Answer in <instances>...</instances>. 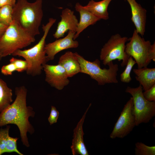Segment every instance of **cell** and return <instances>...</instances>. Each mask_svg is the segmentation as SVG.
Returning a JSON list of instances; mask_svg holds the SVG:
<instances>
[{"label":"cell","instance_id":"obj_7","mask_svg":"<svg viewBox=\"0 0 155 155\" xmlns=\"http://www.w3.org/2000/svg\"><path fill=\"white\" fill-rule=\"evenodd\" d=\"M128 40L127 37L119 34L112 36L101 50L100 59L103 64L107 65L111 61L117 59L122 61L121 66H126L130 57L125 51V43Z\"/></svg>","mask_w":155,"mask_h":155},{"label":"cell","instance_id":"obj_4","mask_svg":"<svg viewBox=\"0 0 155 155\" xmlns=\"http://www.w3.org/2000/svg\"><path fill=\"white\" fill-rule=\"evenodd\" d=\"M35 40V37L26 32L13 20L0 38V52L2 57L12 55Z\"/></svg>","mask_w":155,"mask_h":155},{"label":"cell","instance_id":"obj_17","mask_svg":"<svg viewBox=\"0 0 155 155\" xmlns=\"http://www.w3.org/2000/svg\"><path fill=\"white\" fill-rule=\"evenodd\" d=\"M58 64L65 70L69 78L80 73V64L74 53L67 51L60 57Z\"/></svg>","mask_w":155,"mask_h":155},{"label":"cell","instance_id":"obj_8","mask_svg":"<svg viewBox=\"0 0 155 155\" xmlns=\"http://www.w3.org/2000/svg\"><path fill=\"white\" fill-rule=\"evenodd\" d=\"M125 92L131 94L133 98L136 126L149 122L155 116V101H150L145 98L140 84L135 88L127 86Z\"/></svg>","mask_w":155,"mask_h":155},{"label":"cell","instance_id":"obj_27","mask_svg":"<svg viewBox=\"0 0 155 155\" xmlns=\"http://www.w3.org/2000/svg\"><path fill=\"white\" fill-rule=\"evenodd\" d=\"M59 115V113L56 107L51 106L50 114L48 118V120L50 125L56 123Z\"/></svg>","mask_w":155,"mask_h":155},{"label":"cell","instance_id":"obj_3","mask_svg":"<svg viewBox=\"0 0 155 155\" xmlns=\"http://www.w3.org/2000/svg\"><path fill=\"white\" fill-rule=\"evenodd\" d=\"M56 20V19L50 18L45 25H42L43 34L34 46L23 50H18L12 54L13 56L22 57L26 61L28 66L26 72L28 75L32 76L40 75L43 70V65L49 61L45 49L46 39L50 28Z\"/></svg>","mask_w":155,"mask_h":155},{"label":"cell","instance_id":"obj_19","mask_svg":"<svg viewBox=\"0 0 155 155\" xmlns=\"http://www.w3.org/2000/svg\"><path fill=\"white\" fill-rule=\"evenodd\" d=\"M112 0H102L97 2L90 1L87 5L83 6L95 16L100 20H107L109 18L108 8Z\"/></svg>","mask_w":155,"mask_h":155},{"label":"cell","instance_id":"obj_15","mask_svg":"<svg viewBox=\"0 0 155 155\" xmlns=\"http://www.w3.org/2000/svg\"><path fill=\"white\" fill-rule=\"evenodd\" d=\"M6 126L4 128H0V155L5 153L12 152L23 155L17 148V142L19 138L10 136L9 132L10 126Z\"/></svg>","mask_w":155,"mask_h":155},{"label":"cell","instance_id":"obj_26","mask_svg":"<svg viewBox=\"0 0 155 155\" xmlns=\"http://www.w3.org/2000/svg\"><path fill=\"white\" fill-rule=\"evenodd\" d=\"M145 98L150 101H155V84L149 89L143 92Z\"/></svg>","mask_w":155,"mask_h":155},{"label":"cell","instance_id":"obj_10","mask_svg":"<svg viewBox=\"0 0 155 155\" xmlns=\"http://www.w3.org/2000/svg\"><path fill=\"white\" fill-rule=\"evenodd\" d=\"M45 75V81L52 87L61 90L67 85L70 81L64 68L59 64H47L43 66Z\"/></svg>","mask_w":155,"mask_h":155},{"label":"cell","instance_id":"obj_20","mask_svg":"<svg viewBox=\"0 0 155 155\" xmlns=\"http://www.w3.org/2000/svg\"><path fill=\"white\" fill-rule=\"evenodd\" d=\"M11 89L0 78V113L11 104L13 101Z\"/></svg>","mask_w":155,"mask_h":155},{"label":"cell","instance_id":"obj_9","mask_svg":"<svg viewBox=\"0 0 155 155\" xmlns=\"http://www.w3.org/2000/svg\"><path fill=\"white\" fill-rule=\"evenodd\" d=\"M135 126L133 100L131 97L124 105L110 137L112 139L123 138L130 133Z\"/></svg>","mask_w":155,"mask_h":155},{"label":"cell","instance_id":"obj_16","mask_svg":"<svg viewBox=\"0 0 155 155\" xmlns=\"http://www.w3.org/2000/svg\"><path fill=\"white\" fill-rule=\"evenodd\" d=\"M75 9L80 15V19L78 25L77 30L75 35V40L80 33L90 25L95 24L100 20L91 13L85 9L83 6L79 3H77L75 6Z\"/></svg>","mask_w":155,"mask_h":155},{"label":"cell","instance_id":"obj_13","mask_svg":"<svg viewBox=\"0 0 155 155\" xmlns=\"http://www.w3.org/2000/svg\"><path fill=\"white\" fill-rule=\"evenodd\" d=\"M131 7V20L135 30L141 36L144 35L146 20V10L138 3L136 0H127Z\"/></svg>","mask_w":155,"mask_h":155},{"label":"cell","instance_id":"obj_21","mask_svg":"<svg viewBox=\"0 0 155 155\" xmlns=\"http://www.w3.org/2000/svg\"><path fill=\"white\" fill-rule=\"evenodd\" d=\"M13 7L9 5L0 7V23L9 26L13 22Z\"/></svg>","mask_w":155,"mask_h":155},{"label":"cell","instance_id":"obj_25","mask_svg":"<svg viewBox=\"0 0 155 155\" xmlns=\"http://www.w3.org/2000/svg\"><path fill=\"white\" fill-rule=\"evenodd\" d=\"M15 71H16V68L15 65L11 63L3 65L1 68V73L5 75H11Z\"/></svg>","mask_w":155,"mask_h":155},{"label":"cell","instance_id":"obj_5","mask_svg":"<svg viewBox=\"0 0 155 155\" xmlns=\"http://www.w3.org/2000/svg\"><path fill=\"white\" fill-rule=\"evenodd\" d=\"M74 53L80 65V73L89 75L99 85L118 83L117 79L119 70L118 64H114L111 61L107 65L108 69H102L101 67L100 61L98 59L91 61L86 60L77 52Z\"/></svg>","mask_w":155,"mask_h":155},{"label":"cell","instance_id":"obj_24","mask_svg":"<svg viewBox=\"0 0 155 155\" xmlns=\"http://www.w3.org/2000/svg\"><path fill=\"white\" fill-rule=\"evenodd\" d=\"M10 63L13 64L15 65L16 71L22 72L26 71L28 68V63L25 60H22L12 57L9 60Z\"/></svg>","mask_w":155,"mask_h":155},{"label":"cell","instance_id":"obj_22","mask_svg":"<svg viewBox=\"0 0 155 155\" xmlns=\"http://www.w3.org/2000/svg\"><path fill=\"white\" fill-rule=\"evenodd\" d=\"M135 155H155V146H149L142 142H138L135 144Z\"/></svg>","mask_w":155,"mask_h":155},{"label":"cell","instance_id":"obj_18","mask_svg":"<svg viewBox=\"0 0 155 155\" xmlns=\"http://www.w3.org/2000/svg\"><path fill=\"white\" fill-rule=\"evenodd\" d=\"M133 71L136 75V80L139 82L144 91L150 88L155 84V68L146 67L134 69Z\"/></svg>","mask_w":155,"mask_h":155},{"label":"cell","instance_id":"obj_30","mask_svg":"<svg viewBox=\"0 0 155 155\" xmlns=\"http://www.w3.org/2000/svg\"><path fill=\"white\" fill-rule=\"evenodd\" d=\"M2 57L1 53L0 52V60L1 59V58Z\"/></svg>","mask_w":155,"mask_h":155},{"label":"cell","instance_id":"obj_14","mask_svg":"<svg viewBox=\"0 0 155 155\" xmlns=\"http://www.w3.org/2000/svg\"><path fill=\"white\" fill-rule=\"evenodd\" d=\"M90 104L84 114L82 117L78 122L73 130V139L72 145L71 146L73 155H88L89 154L84 143L83 136L84 133L82 126L86 114L91 106Z\"/></svg>","mask_w":155,"mask_h":155},{"label":"cell","instance_id":"obj_1","mask_svg":"<svg viewBox=\"0 0 155 155\" xmlns=\"http://www.w3.org/2000/svg\"><path fill=\"white\" fill-rule=\"evenodd\" d=\"M15 92V100L0 113V128L9 124L16 125L19 129L23 144L29 147L27 133L32 135L35 130L29 119L30 117H34L35 112L32 107L27 105V90L25 86L16 87Z\"/></svg>","mask_w":155,"mask_h":155},{"label":"cell","instance_id":"obj_29","mask_svg":"<svg viewBox=\"0 0 155 155\" xmlns=\"http://www.w3.org/2000/svg\"><path fill=\"white\" fill-rule=\"evenodd\" d=\"M7 27L0 23V38L4 34Z\"/></svg>","mask_w":155,"mask_h":155},{"label":"cell","instance_id":"obj_2","mask_svg":"<svg viewBox=\"0 0 155 155\" xmlns=\"http://www.w3.org/2000/svg\"><path fill=\"white\" fill-rule=\"evenodd\" d=\"M43 0L30 3L27 0H17L13 7V20L23 29L35 37L40 34L39 28L43 14Z\"/></svg>","mask_w":155,"mask_h":155},{"label":"cell","instance_id":"obj_11","mask_svg":"<svg viewBox=\"0 0 155 155\" xmlns=\"http://www.w3.org/2000/svg\"><path fill=\"white\" fill-rule=\"evenodd\" d=\"M75 34L74 32L69 31L67 35L65 37L46 44L45 49L49 61L53 60L55 55L63 50L78 46V42L74 40Z\"/></svg>","mask_w":155,"mask_h":155},{"label":"cell","instance_id":"obj_12","mask_svg":"<svg viewBox=\"0 0 155 155\" xmlns=\"http://www.w3.org/2000/svg\"><path fill=\"white\" fill-rule=\"evenodd\" d=\"M60 16L61 20L58 23L57 30L53 34L54 37L57 39L63 37L68 31L76 33L78 23L74 11L68 8L63 10Z\"/></svg>","mask_w":155,"mask_h":155},{"label":"cell","instance_id":"obj_6","mask_svg":"<svg viewBox=\"0 0 155 155\" xmlns=\"http://www.w3.org/2000/svg\"><path fill=\"white\" fill-rule=\"evenodd\" d=\"M129 42L126 44L125 51L136 62L137 68L147 67L152 61H155V43L151 44L146 40L135 29Z\"/></svg>","mask_w":155,"mask_h":155},{"label":"cell","instance_id":"obj_28","mask_svg":"<svg viewBox=\"0 0 155 155\" xmlns=\"http://www.w3.org/2000/svg\"><path fill=\"white\" fill-rule=\"evenodd\" d=\"M16 3V0H0V7L6 5H9L13 7Z\"/></svg>","mask_w":155,"mask_h":155},{"label":"cell","instance_id":"obj_23","mask_svg":"<svg viewBox=\"0 0 155 155\" xmlns=\"http://www.w3.org/2000/svg\"><path fill=\"white\" fill-rule=\"evenodd\" d=\"M135 64H136L135 61L130 56L128 59L125 70L120 75V80L121 82L129 83L131 80L130 73L133 67Z\"/></svg>","mask_w":155,"mask_h":155}]
</instances>
